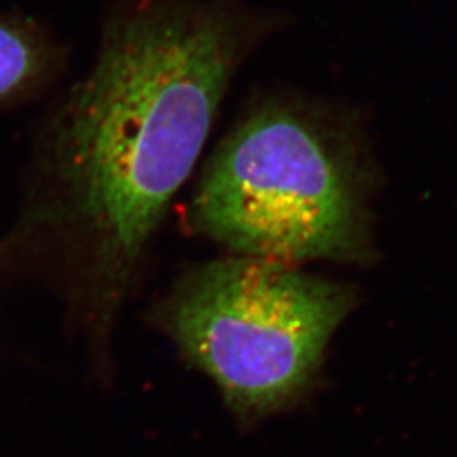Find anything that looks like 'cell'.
<instances>
[{"label": "cell", "mask_w": 457, "mask_h": 457, "mask_svg": "<svg viewBox=\"0 0 457 457\" xmlns=\"http://www.w3.org/2000/svg\"><path fill=\"white\" fill-rule=\"evenodd\" d=\"M290 24L249 0H115L104 17L96 60L51 124L39 211L98 378L230 83Z\"/></svg>", "instance_id": "cell-1"}, {"label": "cell", "mask_w": 457, "mask_h": 457, "mask_svg": "<svg viewBox=\"0 0 457 457\" xmlns=\"http://www.w3.org/2000/svg\"><path fill=\"white\" fill-rule=\"evenodd\" d=\"M379 171L358 109L254 92L196 181L190 226L236 256L366 266Z\"/></svg>", "instance_id": "cell-2"}, {"label": "cell", "mask_w": 457, "mask_h": 457, "mask_svg": "<svg viewBox=\"0 0 457 457\" xmlns=\"http://www.w3.org/2000/svg\"><path fill=\"white\" fill-rule=\"evenodd\" d=\"M356 305L353 285L232 254L188 268L149 320L212 381L236 424L251 428L311 398L328 344Z\"/></svg>", "instance_id": "cell-3"}, {"label": "cell", "mask_w": 457, "mask_h": 457, "mask_svg": "<svg viewBox=\"0 0 457 457\" xmlns=\"http://www.w3.org/2000/svg\"><path fill=\"white\" fill-rule=\"evenodd\" d=\"M60 63V53L41 34L0 21V100L31 88Z\"/></svg>", "instance_id": "cell-4"}]
</instances>
